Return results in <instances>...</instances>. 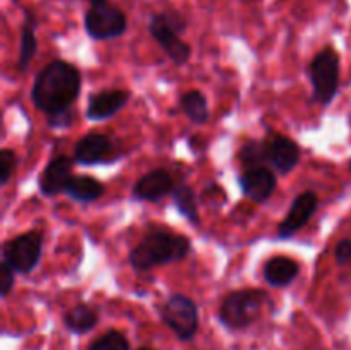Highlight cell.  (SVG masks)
Returning <instances> with one entry per match:
<instances>
[{
    "label": "cell",
    "instance_id": "obj_1",
    "mask_svg": "<svg viewBox=\"0 0 351 350\" xmlns=\"http://www.w3.org/2000/svg\"><path fill=\"white\" fill-rule=\"evenodd\" d=\"M81 72L75 65L65 60H53L38 72L31 98L40 112L48 117L58 115L71 110L81 93Z\"/></svg>",
    "mask_w": 351,
    "mask_h": 350
},
{
    "label": "cell",
    "instance_id": "obj_2",
    "mask_svg": "<svg viewBox=\"0 0 351 350\" xmlns=\"http://www.w3.org/2000/svg\"><path fill=\"white\" fill-rule=\"evenodd\" d=\"M191 253V240L185 235L168 232L167 229L151 230L130 250V266L136 271H147L161 264L184 259Z\"/></svg>",
    "mask_w": 351,
    "mask_h": 350
},
{
    "label": "cell",
    "instance_id": "obj_3",
    "mask_svg": "<svg viewBox=\"0 0 351 350\" xmlns=\"http://www.w3.org/2000/svg\"><path fill=\"white\" fill-rule=\"evenodd\" d=\"M185 27H187V21L180 12H175V10H165L151 17V36L156 40L161 50L175 65L187 64L192 55L191 45L185 43L180 38V33L185 31Z\"/></svg>",
    "mask_w": 351,
    "mask_h": 350
},
{
    "label": "cell",
    "instance_id": "obj_4",
    "mask_svg": "<svg viewBox=\"0 0 351 350\" xmlns=\"http://www.w3.org/2000/svg\"><path fill=\"white\" fill-rule=\"evenodd\" d=\"M266 301L267 294L259 288L230 292L219 305L218 318L228 329H243L259 318Z\"/></svg>",
    "mask_w": 351,
    "mask_h": 350
},
{
    "label": "cell",
    "instance_id": "obj_5",
    "mask_svg": "<svg viewBox=\"0 0 351 350\" xmlns=\"http://www.w3.org/2000/svg\"><path fill=\"white\" fill-rule=\"evenodd\" d=\"M311 82L315 102L329 105L335 100L339 86V55L335 48L326 47L312 58Z\"/></svg>",
    "mask_w": 351,
    "mask_h": 350
},
{
    "label": "cell",
    "instance_id": "obj_6",
    "mask_svg": "<svg viewBox=\"0 0 351 350\" xmlns=\"http://www.w3.org/2000/svg\"><path fill=\"white\" fill-rule=\"evenodd\" d=\"M41 249H43V233L31 230L3 244L2 261L12 266L16 273H31L40 263Z\"/></svg>",
    "mask_w": 351,
    "mask_h": 350
},
{
    "label": "cell",
    "instance_id": "obj_7",
    "mask_svg": "<svg viewBox=\"0 0 351 350\" xmlns=\"http://www.w3.org/2000/svg\"><path fill=\"white\" fill-rule=\"evenodd\" d=\"M161 318L175 335L184 342L195 336L199 326L197 305L184 294H173L161 307Z\"/></svg>",
    "mask_w": 351,
    "mask_h": 350
},
{
    "label": "cell",
    "instance_id": "obj_8",
    "mask_svg": "<svg viewBox=\"0 0 351 350\" xmlns=\"http://www.w3.org/2000/svg\"><path fill=\"white\" fill-rule=\"evenodd\" d=\"M84 30L95 40H112L127 31V16L120 7L112 3L91 5L84 16Z\"/></svg>",
    "mask_w": 351,
    "mask_h": 350
},
{
    "label": "cell",
    "instance_id": "obj_9",
    "mask_svg": "<svg viewBox=\"0 0 351 350\" xmlns=\"http://www.w3.org/2000/svg\"><path fill=\"white\" fill-rule=\"evenodd\" d=\"M264 146H266L267 163L273 165L280 174H290L300 161V148L290 137L271 132L264 141Z\"/></svg>",
    "mask_w": 351,
    "mask_h": 350
},
{
    "label": "cell",
    "instance_id": "obj_10",
    "mask_svg": "<svg viewBox=\"0 0 351 350\" xmlns=\"http://www.w3.org/2000/svg\"><path fill=\"white\" fill-rule=\"evenodd\" d=\"M315 209H317V196L314 192L305 191L298 194L295 201L291 202L290 211L287 213L285 220L278 226V237L280 239L293 237L302 226L307 225V222L312 218Z\"/></svg>",
    "mask_w": 351,
    "mask_h": 350
},
{
    "label": "cell",
    "instance_id": "obj_11",
    "mask_svg": "<svg viewBox=\"0 0 351 350\" xmlns=\"http://www.w3.org/2000/svg\"><path fill=\"white\" fill-rule=\"evenodd\" d=\"M240 189L249 199L256 202H264L276 191V175L266 167H257L245 170L239 178Z\"/></svg>",
    "mask_w": 351,
    "mask_h": 350
},
{
    "label": "cell",
    "instance_id": "obj_12",
    "mask_svg": "<svg viewBox=\"0 0 351 350\" xmlns=\"http://www.w3.org/2000/svg\"><path fill=\"white\" fill-rule=\"evenodd\" d=\"M175 191L173 178L165 168L147 172L134 185V198L139 201L156 202Z\"/></svg>",
    "mask_w": 351,
    "mask_h": 350
},
{
    "label": "cell",
    "instance_id": "obj_13",
    "mask_svg": "<svg viewBox=\"0 0 351 350\" xmlns=\"http://www.w3.org/2000/svg\"><path fill=\"white\" fill-rule=\"evenodd\" d=\"M130 93L127 89H105L89 98L86 115L89 120H106L117 115L129 103Z\"/></svg>",
    "mask_w": 351,
    "mask_h": 350
},
{
    "label": "cell",
    "instance_id": "obj_14",
    "mask_svg": "<svg viewBox=\"0 0 351 350\" xmlns=\"http://www.w3.org/2000/svg\"><path fill=\"white\" fill-rule=\"evenodd\" d=\"M113 143L108 136L99 132H89L81 137L74 148V160L79 165L103 163L112 156Z\"/></svg>",
    "mask_w": 351,
    "mask_h": 350
},
{
    "label": "cell",
    "instance_id": "obj_15",
    "mask_svg": "<svg viewBox=\"0 0 351 350\" xmlns=\"http://www.w3.org/2000/svg\"><path fill=\"white\" fill-rule=\"evenodd\" d=\"M72 177H74L72 175V158H69L67 154L51 158L40 178L41 194L55 196L65 191Z\"/></svg>",
    "mask_w": 351,
    "mask_h": 350
},
{
    "label": "cell",
    "instance_id": "obj_16",
    "mask_svg": "<svg viewBox=\"0 0 351 350\" xmlns=\"http://www.w3.org/2000/svg\"><path fill=\"white\" fill-rule=\"evenodd\" d=\"M300 273V264L288 256H274L264 264V278L273 287H288Z\"/></svg>",
    "mask_w": 351,
    "mask_h": 350
},
{
    "label": "cell",
    "instance_id": "obj_17",
    "mask_svg": "<svg viewBox=\"0 0 351 350\" xmlns=\"http://www.w3.org/2000/svg\"><path fill=\"white\" fill-rule=\"evenodd\" d=\"M38 19L31 10H24V23L23 31H21V51H19V62L17 67L19 71H26L27 65L31 64L33 57L36 55L38 50V41H36V31Z\"/></svg>",
    "mask_w": 351,
    "mask_h": 350
},
{
    "label": "cell",
    "instance_id": "obj_18",
    "mask_svg": "<svg viewBox=\"0 0 351 350\" xmlns=\"http://www.w3.org/2000/svg\"><path fill=\"white\" fill-rule=\"evenodd\" d=\"M65 192L79 202H93L101 198L105 187L96 178L88 177V175H77V177L71 178Z\"/></svg>",
    "mask_w": 351,
    "mask_h": 350
},
{
    "label": "cell",
    "instance_id": "obj_19",
    "mask_svg": "<svg viewBox=\"0 0 351 350\" xmlns=\"http://www.w3.org/2000/svg\"><path fill=\"white\" fill-rule=\"evenodd\" d=\"M98 323V314H96L95 309H91L86 304H79L75 307H72L71 311L65 312L64 316V325L69 331L72 333H88Z\"/></svg>",
    "mask_w": 351,
    "mask_h": 350
},
{
    "label": "cell",
    "instance_id": "obj_20",
    "mask_svg": "<svg viewBox=\"0 0 351 350\" xmlns=\"http://www.w3.org/2000/svg\"><path fill=\"white\" fill-rule=\"evenodd\" d=\"M180 108L194 124H206L209 120L208 100L197 89L187 91L180 98Z\"/></svg>",
    "mask_w": 351,
    "mask_h": 350
},
{
    "label": "cell",
    "instance_id": "obj_21",
    "mask_svg": "<svg viewBox=\"0 0 351 350\" xmlns=\"http://www.w3.org/2000/svg\"><path fill=\"white\" fill-rule=\"evenodd\" d=\"M171 194H173L175 206H177V209L180 211V215L185 216V218L191 223H194V225H199L197 198H195L191 185L180 184Z\"/></svg>",
    "mask_w": 351,
    "mask_h": 350
},
{
    "label": "cell",
    "instance_id": "obj_22",
    "mask_svg": "<svg viewBox=\"0 0 351 350\" xmlns=\"http://www.w3.org/2000/svg\"><path fill=\"white\" fill-rule=\"evenodd\" d=\"M240 160H242V163L245 165L247 170H250V168H257V167H264V163L267 161V156H266V146H264V143H261V141H247L245 144H243L242 151H240Z\"/></svg>",
    "mask_w": 351,
    "mask_h": 350
},
{
    "label": "cell",
    "instance_id": "obj_23",
    "mask_svg": "<svg viewBox=\"0 0 351 350\" xmlns=\"http://www.w3.org/2000/svg\"><path fill=\"white\" fill-rule=\"evenodd\" d=\"M88 350H130L129 340L120 331H108L96 340Z\"/></svg>",
    "mask_w": 351,
    "mask_h": 350
},
{
    "label": "cell",
    "instance_id": "obj_24",
    "mask_svg": "<svg viewBox=\"0 0 351 350\" xmlns=\"http://www.w3.org/2000/svg\"><path fill=\"white\" fill-rule=\"evenodd\" d=\"M14 168H16V154H14V151H0V184L5 185L10 180Z\"/></svg>",
    "mask_w": 351,
    "mask_h": 350
},
{
    "label": "cell",
    "instance_id": "obj_25",
    "mask_svg": "<svg viewBox=\"0 0 351 350\" xmlns=\"http://www.w3.org/2000/svg\"><path fill=\"white\" fill-rule=\"evenodd\" d=\"M14 283H16V271L5 261H2V266H0V294H2L3 299L12 292Z\"/></svg>",
    "mask_w": 351,
    "mask_h": 350
},
{
    "label": "cell",
    "instance_id": "obj_26",
    "mask_svg": "<svg viewBox=\"0 0 351 350\" xmlns=\"http://www.w3.org/2000/svg\"><path fill=\"white\" fill-rule=\"evenodd\" d=\"M335 257L336 261H338V264H341V266L351 263V240L350 239L341 240V242L336 246Z\"/></svg>",
    "mask_w": 351,
    "mask_h": 350
},
{
    "label": "cell",
    "instance_id": "obj_27",
    "mask_svg": "<svg viewBox=\"0 0 351 350\" xmlns=\"http://www.w3.org/2000/svg\"><path fill=\"white\" fill-rule=\"evenodd\" d=\"M71 119H72V112L69 110V112L58 113V115H53V117H48V124H50L51 127L62 129V127L71 126Z\"/></svg>",
    "mask_w": 351,
    "mask_h": 350
},
{
    "label": "cell",
    "instance_id": "obj_28",
    "mask_svg": "<svg viewBox=\"0 0 351 350\" xmlns=\"http://www.w3.org/2000/svg\"><path fill=\"white\" fill-rule=\"evenodd\" d=\"M89 3H91V5H99V3H105L106 0H88Z\"/></svg>",
    "mask_w": 351,
    "mask_h": 350
},
{
    "label": "cell",
    "instance_id": "obj_29",
    "mask_svg": "<svg viewBox=\"0 0 351 350\" xmlns=\"http://www.w3.org/2000/svg\"><path fill=\"white\" fill-rule=\"evenodd\" d=\"M139 350H151V349H139Z\"/></svg>",
    "mask_w": 351,
    "mask_h": 350
},
{
    "label": "cell",
    "instance_id": "obj_30",
    "mask_svg": "<svg viewBox=\"0 0 351 350\" xmlns=\"http://www.w3.org/2000/svg\"><path fill=\"white\" fill-rule=\"evenodd\" d=\"M350 168H351V161H350Z\"/></svg>",
    "mask_w": 351,
    "mask_h": 350
}]
</instances>
